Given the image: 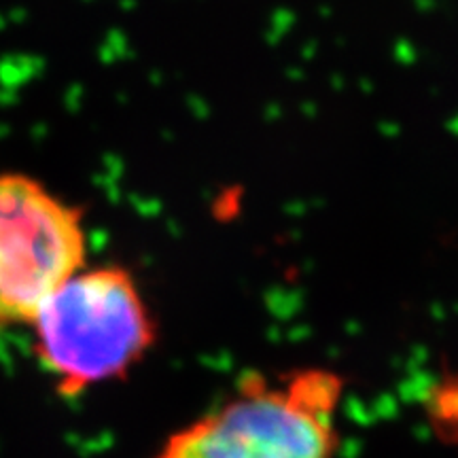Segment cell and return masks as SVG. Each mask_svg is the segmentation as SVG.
Wrapping results in <instances>:
<instances>
[{
  "instance_id": "obj_3",
  "label": "cell",
  "mask_w": 458,
  "mask_h": 458,
  "mask_svg": "<svg viewBox=\"0 0 458 458\" xmlns=\"http://www.w3.org/2000/svg\"><path fill=\"white\" fill-rule=\"evenodd\" d=\"M77 206L21 172H0V327L30 325L45 300L88 261Z\"/></svg>"
},
{
  "instance_id": "obj_2",
  "label": "cell",
  "mask_w": 458,
  "mask_h": 458,
  "mask_svg": "<svg viewBox=\"0 0 458 458\" xmlns=\"http://www.w3.org/2000/svg\"><path fill=\"white\" fill-rule=\"evenodd\" d=\"M30 327L34 352L68 397L128 374L156 342L145 297L119 266L81 267L45 300Z\"/></svg>"
},
{
  "instance_id": "obj_1",
  "label": "cell",
  "mask_w": 458,
  "mask_h": 458,
  "mask_svg": "<svg viewBox=\"0 0 458 458\" xmlns=\"http://www.w3.org/2000/svg\"><path fill=\"white\" fill-rule=\"evenodd\" d=\"M344 380L325 368L240 377L236 393L165 439L153 458H335Z\"/></svg>"
}]
</instances>
